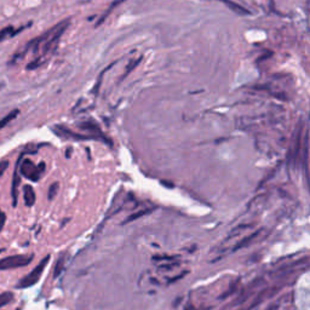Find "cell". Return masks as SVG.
I'll use <instances>...</instances> for the list:
<instances>
[{"mask_svg": "<svg viewBox=\"0 0 310 310\" xmlns=\"http://www.w3.org/2000/svg\"><path fill=\"white\" fill-rule=\"evenodd\" d=\"M70 24V18H66L60 22V24L51 27L48 30L40 34L39 36L32 39L30 42H28L27 44H26L24 48H22L21 51L14 54L10 61V64H16V63H18L21 60H24L28 52H32L34 54V58L27 64V70H33L42 67V66L44 64V63H46L48 60H50V57L56 52L57 46H58L60 44V40H61L64 32L68 30Z\"/></svg>", "mask_w": 310, "mask_h": 310, "instance_id": "1", "label": "cell"}, {"mask_svg": "<svg viewBox=\"0 0 310 310\" xmlns=\"http://www.w3.org/2000/svg\"><path fill=\"white\" fill-rule=\"evenodd\" d=\"M50 257H51L50 254H48V256H45L44 258H42V260L39 262L38 266H36L33 270H32L30 272H28L24 278H22V279L17 282L16 288H20V290L30 288V287L36 285V284L40 280V278H42V272H44L45 268L48 266V262H50Z\"/></svg>", "mask_w": 310, "mask_h": 310, "instance_id": "2", "label": "cell"}, {"mask_svg": "<svg viewBox=\"0 0 310 310\" xmlns=\"http://www.w3.org/2000/svg\"><path fill=\"white\" fill-rule=\"evenodd\" d=\"M18 168L20 172L24 177H26L27 180H33V182H38L40 176L45 170V164L42 162L40 165L36 166L32 160L30 159H24L22 160V156H20L18 159Z\"/></svg>", "mask_w": 310, "mask_h": 310, "instance_id": "3", "label": "cell"}, {"mask_svg": "<svg viewBox=\"0 0 310 310\" xmlns=\"http://www.w3.org/2000/svg\"><path fill=\"white\" fill-rule=\"evenodd\" d=\"M33 254H15L0 260V270H10V269L22 268L28 266L33 260Z\"/></svg>", "mask_w": 310, "mask_h": 310, "instance_id": "4", "label": "cell"}, {"mask_svg": "<svg viewBox=\"0 0 310 310\" xmlns=\"http://www.w3.org/2000/svg\"><path fill=\"white\" fill-rule=\"evenodd\" d=\"M52 131L57 136H60L61 138L64 140H96V137L92 136V134H76L70 128H64L62 125H56L52 128Z\"/></svg>", "mask_w": 310, "mask_h": 310, "instance_id": "5", "label": "cell"}, {"mask_svg": "<svg viewBox=\"0 0 310 310\" xmlns=\"http://www.w3.org/2000/svg\"><path fill=\"white\" fill-rule=\"evenodd\" d=\"M79 128H82V130H85V131H88L92 134V136L96 137L97 140H102L103 142L106 143H110L109 142V140L107 138V137L103 134V132L101 131V128H98V125L94 124V122H91V120H88V122H80L79 124Z\"/></svg>", "mask_w": 310, "mask_h": 310, "instance_id": "6", "label": "cell"}, {"mask_svg": "<svg viewBox=\"0 0 310 310\" xmlns=\"http://www.w3.org/2000/svg\"><path fill=\"white\" fill-rule=\"evenodd\" d=\"M30 26H32V22H30L28 24L21 26V27H18V28L11 27V26H8V27H5V28H2V30H0V42L14 38V36H17V34H20L21 32H24L26 28L30 27Z\"/></svg>", "mask_w": 310, "mask_h": 310, "instance_id": "7", "label": "cell"}, {"mask_svg": "<svg viewBox=\"0 0 310 310\" xmlns=\"http://www.w3.org/2000/svg\"><path fill=\"white\" fill-rule=\"evenodd\" d=\"M220 2H222L223 4L229 8V10H232V12L238 14V15H244V16L251 15V11L248 10V8H242L241 5L238 4V2H232V0H220Z\"/></svg>", "mask_w": 310, "mask_h": 310, "instance_id": "8", "label": "cell"}, {"mask_svg": "<svg viewBox=\"0 0 310 310\" xmlns=\"http://www.w3.org/2000/svg\"><path fill=\"white\" fill-rule=\"evenodd\" d=\"M18 162H17L15 172H14L12 188H11V195H12V206H17V198H18V186H20V176H18Z\"/></svg>", "mask_w": 310, "mask_h": 310, "instance_id": "9", "label": "cell"}, {"mask_svg": "<svg viewBox=\"0 0 310 310\" xmlns=\"http://www.w3.org/2000/svg\"><path fill=\"white\" fill-rule=\"evenodd\" d=\"M24 199L26 206L32 208L36 204V192H34L33 186H24Z\"/></svg>", "mask_w": 310, "mask_h": 310, "instance_id": "10", "label": "cell"}, {"mask_svg": "<svg viewBox=\"0 0 310 310\" xmlns=\"http://www.w3.org/2000/svg\"><path fill=\"white\" fill-rule=\"evenodd\" d=\"M18 114H20L18 109H14V110H11L10 113L8 114V116H5L4 118H2V119H0V130H2V128H4L5 126H8V124H10L12 120H15L16 118L18 116Z\"/></svg>", "mask_w": 310, "mask_h": 310, "instance_id": "11", "label": "cell"}, {"mask_svg": "<svg viewBox=\"0 0 310 310\" xmlns=\"http://www.w3.org/2000/svg\"><path fill=\"white\" fill-rule=\"evenodd\" d=\"M122 2H125V0H116V2H112V4H110V6H109V8H108V10H107V11H106V12H104V14H103V15L101 16V18H100V20H98V21H97V24H96V27H98V26H101V24H103V22H104V21H106V18H107V17H108L109 15H110V14H112V12H113L114 8H116V6H118V5H119V4H122Z\"/></svg>", "mask_w": 310, "mask_h": 310, "instance_id": "12", "label": "cell"}, {"mask_svg": "<svg viewBox=\"0 0 310 310\" xmlns=\"http://www.w3.org/2000/svg\"><path fill=\"white\" fill-rule=\"evenodd\" d=\"M153 210L154 208H146V210H140V211H138V212H134V214H130V216L126 218L124 222H122V224H126V223H130V222H132V220H138L140 217L144 216V214H150V212L153 211Z\"/></svg>", "mask_w": 310, "mask_h": 310, "instance_id": "13", "label": "cell"}, {"mask_svg": "<svg viewBox=\"0 0 310 310\" xmlns=\"http://www.w3.org/2000/svg\"><path fill=\"white\" fill-rule=\"evenodd\" d=\"M309 140H308V131L306 132V137H304V171H306V178H308V148H309Z\"/></svg>", "mask_w": 310, "mask_h": 310, "instance_id": "14", "label": "cell"}, {"mask_svg": "<svg viewBox=\"0 0 310 310\" xmlns=\"http://www.w3.org/2000/svg\"><path fill=\"white\" fill-rule=\"evenodd\" d=\"M260 234V230H257V232H254V234L252 235H248V238H245V239L244 240H241L239 244H236V246H235V248H234V251H236V250H239V248H245V246H248L250 242H251L252 240L254 239V238L257 236V235Z\"/></svg>", "mask_w": 310, "mask_h": 310, "instance_id": "15", "label": "cell"}, {"mask_svg": "<svg viewBox=\"0 0 310 310\" xmlns=\"http://www.w3.org/2000/svg\"><path fill=\"white\" fill-rule=\"evenodd\" d=\"M14 300V294L11 292H2L0 294V308L4 306H8V303H11Z\"/></svg>", "mask_w": 310, "mask_h": 310, "instance_id": "16", "label": "cell"}, {"mask_svg": "<svg viewBox=\"0 0 310 310\" xmlns=\"http://www.w3.org/2000/svg\"><path fill=\"white\" fill-rule=\"evenodd\" d=\"M140 61H142V57H140V58H137V61H136V60H134V61H131V62H130V64L128 66V70H126L125 74H124V76H122V80L124 79V78H126V76H128V74H130L131 72L134 70V68H136V66L138 64V63H140Z\"/></svg>", "mask_w": 310, "mask_h": 310, "instance_id": "17", "label": "cell"}, {"mask_svg": "<svg viewBox=\"0 0 310 310\" xmlns=\"http://www.w3.org/2000/svg\"><path fill=\"white\" fill-rule=\"evenodd\" d=\"M63 264H64V258L61 257L58 260V262L56 263V268H54V278H58L60 274H61L62 269H63Z\"/></svg>", "mask_w": 310, "mask_h": 310, "instance_id": "18", "label": "cell"}, {"mask_svg": "<svg viewBox=\"0 0 310 310\" xmlns=\"http://www.w3.org/2000/svg\"><path fill=\"white\" fill-rule=\"evenodd\" d=\"M57 192H58V183H54V184L50 186V188H48V200H52L54 196H56Z\"/></svg>", "mask_w": 310, "mask_h": 310, "instance_id": "19", "label": "cell"}, {"mask_svg": "<svg viewBox=\"0 0 310 310\" xmlns=\"http://www.w3.org/2000/svg\"><path fill=\"white\" fill-rule=\"evenodd\" d=\"M8 165H10V164H8V160H2V162H0V177H2V174H5V171L8 170Z\"/></svg>", "mask_w": 310, "mask_h": 310, "instance_id": "20", "label": "cell"}, {"mask_svg": "<svg viewBox=\"0 0 310 310\" xmlns=\"http://www.w3.org/2000/svg\"><path fill=\"white\" fill-rule=\"evenodd\" d=\"M5 222H6V214H5V212H2V210H0V232L4 229Z\"/></svg>", "mask_w": 310, "mask_h": 310, "instance_id": "21", "label": "cell"}, {"mask_svg": "<svg viewBox=\"0 0 310 310\" xmlns=\"http://www.w3.org/2000/svg\"><path fill=\"white\" fill-rule=\"evenodd\" d=\"M4 252V248H0V254H2Z\"/></svg>", "mask_w": 310, "mask_h": 310, "instance_id": "22", "label": "cell"}, {"mask_svg": "<svg viewBox=\"0 0 310 310\" xmlns=\"http://www.w3.org/2000/svg\"><path fill=\"white\" fill-rule=\"evenodd\" d=\"M0 88H2V85H0Z\"/></svg>", "mask_w": 310, "mask_h": 310, "instance_id": "23", "label": "cell"}]
</instances>
